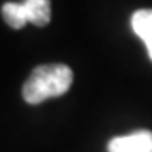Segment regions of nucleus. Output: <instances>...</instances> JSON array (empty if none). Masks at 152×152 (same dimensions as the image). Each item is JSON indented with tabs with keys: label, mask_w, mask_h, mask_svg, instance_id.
<instances>
[{
	"label": "nucleus",
	"mask_w": 152,
	"mask_h": 152,
	"mask_svg": "<svg viewBox=\"0 0 152 152\" xmlns=\"http://www.w3.org/2000/svg\"><path fill=\"white\" fill-rule=\"evenodd\" d=\"M26 14L31 24L44 27L51 20V2L49 0H24Z\"/></svg>",
	"instance_id": "obj_4"
},
{
	"label": "nucleus",
	"mask_w": 152,
	"mask_h": 152,
	"mask_svg": "<svg viewBox=\"0 0 152 152\" xmlns=\"http://www.w3.org/2000/svg\"><path fill=\"white\" fill-rule=\"evenodd\" d=\"M108 152H152V132L137 130L115 137L108 142Z\"/></svg>",
	"instance_id": "obj_2"
},
{
	"label": "nucleus",
	"mask_w": 152,
	"mask_h": 152,
	"mask_svg": "<svg viewBox=\"0 0 152 152\" xmlns=\"http://www.w3.org/2000/svg\"><path fill=\"white\" fill-rule=\"evenodd\" d=\"M73 85V71L66 64H42L34 68L22 86V96L29 105H39L49 98L63 96Z\"/></svg>",
	"instance_id": "obj_1"
},
{
	"label": "nucleus",
	"mask_w": 152,
	"mask_h": 152,
	"mask_svg": "<svg viewBox=\"0 0 152 152\" xmlns=\"http://www.w3.org/2000/svg\"><path fill=\"white\" fill-rule=\"evenodd\" d=\"M2 15L12 29H22L29 22L24 4H17V2H5L2 7Z\"/></svg>",
	"instance_id": "obj_5"
},
{
	"label": "nucleus",
	"mask_w": 152,
	"mask_h": 152,
	"mask_svg": "<svg viewBox=\"0 0 152 152\" xmlns=\"http://www.w3.org/2000/svg\"><path fill=\"white\" fill-rule=\"evenodd\" d=\"M132 29L144 41L152 61V9H140L132 15Z\"/></svg>",
	"instance_id": "obj_3"
}]
</instances>
